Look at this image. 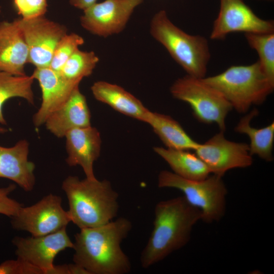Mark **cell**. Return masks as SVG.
Returning a JSON list of instances; mask_svg holds the SVG:
<instances>
[{
	"instance_id": "18",
	"label": "cell",
	"mask_w": 274,
	"mask_h": 274,
	"mask_svg": "<svg viewBox=\"0 0 274 274\" xmlns=\"http://www.w3.org/2000/svg\"><path fill=\"white\" fill-rule=\"evenodd\" d=\"M29 143L22 140L11 147L0 146V178L11 180L25 191H31L36 183L35 164L28 159Z\"/></svg>"
},
{
	"instance_id": "30",
	"label": "cell",
	"mask_w": 274,
	"mask_h": 274,
	"mask_svg": "<svg viewBox=\"0 0 274 274\" xmlns=\"http://www.w3.org/2000/svg\"><path fill=\"white\" fill-rule=\"evenodd\" d=\"M50 274H89V273L85 268L74 263L54 265Z\"/></svg>"
},
{
	"instance_id": "19",
	"label": "cell",
	"mask_w": 274,
	"mask_h": 274,
	"mask_svg": "<svg viewBox=\"0 0 274 274\" xmlns=\"http://www.w3.org/2000/svg\"><path fill=\"white\" fill-rule=\"evenodd\" d=\"M94 98L118 112L146 123L150 111L122 87L106 81L95 82L91 87Z\"/></svg>"
},
{
	"instance_id": "16",
	"label": "cell",
	"mask_w": 274,
	"mask_h": 274,
	"mask_svg": "<svg viewBox=\"0 0 274 274\" xmlns=\"http://www.w3.org/2000/svg\"><path fill=\"white\" fill-rule=\"evenodd\" d=\"M90 120V112L86 97L79 86L64 104L48 116L44 124L51 133L61 138L71 130L91 126Z\"/></svg>"
},
{
	"instance_id": "1",
	"label": "cell",
	"mask_w": 274,
	"mask_h": 274,
	"mask_svg": "<svg viewBox=\"0 0 274 274\" xmlns=\"http://www.w3.org/2000/svg\"><path fill=\"white\" fill-rule=\"evenodd\" d=\"M132 228L131 222L120 217L95 227L80 229L75 235L73 261L89 274H126L131 263L121 247Z\"/></svg>"
},
{
	"instance_id": "20",
	"label": "cell",
	"mask_w": 274,
	"mask_h": 274,
	"mask_svg": "<svg viewBox=\"0 0 274 274\" xmlns=\"http://www.w3.org/2000/svg\"><path fill=\"white\" fill-rule=\"evenodd\" d=\"M146 123L167 148L195 151L200 145L170 116L150 111Z\"/></svg>"
},
{
	"instance_id": "23",
	"label": "cell",
	"mask_w": 274,
	"mask_h": 274,
	"mask_svg": "<svg viewBox=\"0 0 274 274\" xmlns=\"http://www.w3.org/2000/svg\"><path fill=\"white\" fill-rule=\"evenodd\" d=\"M34 79L32 76H14L0 71V124L6 125L3 113L5 102L13 97H20L31 105L35 99L32 85Z\"/></svg>"
},
{
	"instance_id": "5",
	"label": "cell",
	"mask_w": 274,
	"mask_h": 274,
	"mask_svg": "<svg viewBox=\"0 0 274 274\" xmlns=\"http://www.w3.org/2000/svg\"><path fill=\"white\" fill-rule=\"evenodd\" d=\"M202 80L220 92L237 112L246 113L252 105H260L273 91L257 60L246 65H232L223 72Z\"/></svg>"
},
{
	"instance_id": "17",
	"label": "cell",
	"mask_w": 274,
	"mask_h": 274,
	"mask_svg": "<svg viewBox=\"0 0 274 274\" xmlns=\"http://www.w3.org/2000/svg\"><path fill=\"white\" fill-rule=\"evenodd\" d=\"M28 49L17 22L0 23V71L14 76L25 75Z\"/></svg>"
},
{
	"instance_id": "8",
	"label": "cell",
	"mask_w": 274,
	"mask_h": 274,
	"mask_svg": "<svg viewBox=\"0 0 274 274\" xmlns=\"http://www.w3.org/2000/svg\"><path fill=\"white\" fill-rule=\"evenodd\" d=\"M12 227L39 236L56 232L66 227L71 222L68 211L61 206V198L49 194L29 207H21L11 218Z\"/></svg>"
},
{
	"instance_id": "9",
	"label": "cell",
	"mask_w": 274,
	"mask_h": 274,
	"mask_svg": "<svg viewBox=\"0 0 274 274\" xmlns=\"http://www.w3.org/2000/svg\"><path fill=\"white\" fill-rule=\"evenodd\" d=\"M29 52V63L36 67H49L54 50L67 30L64 26L44 15L16 19Z\"/></svg>"
},
{
	"instance_id": "12",
	"label": "cell",
	"mask_w": 274,
	"mask_h": 274,
	"mask_svg": "<svg viewBox=\"0 0 274 274\" xmlns=\"http://www.w3.org/2000/svg\"><path fill=\"white\" fill-rule=\"evenodd\" d=\"M235 32L272 33L274 22L258 17L243 0H220V9L210 39L223 40Z\"/></svg>"
},
{
	"instance_id": "10",
	"label": "cell",
	"mask_w": 274,
	"mask_h": 274,
	"mask_svg": "<svg viewBox=\"0 0 274 274\" xmlns=\"http://www.w3.org/2000/svg\"><path fill=\"white\" fill-rule=\"evenodd\" d=\"M144 0H105L83 11L81 26L90 33L107 38L125 28L135 9Z\"/></svg>"
},
{
	"instance_id": "15",
	"label": "cell",
	"mask_w": 274,
	"mask_h": 274,
	"mask_svg": "<svg viewBox=\"0 0 274 274\" xmlns=\"http://www.w3.org/2000/svg\"><path fill=\"white\" fill-rule=\"evenodd\" d=\"M67 152L66 162L70 166H80L86 178L95 180L94 162L98 159L101 150L100 132L91 125L76 128L64 136Z\"/></svg>"
},
{
	"instance_id": "31",
	"label": "cell",
	"mask_w": 274,
	"mask_h": 274,
	"mask_svg": "<svg viewBox=\"0 0 274 274\" xmlns=\"http://www.w3.org/2000/svg\"><path fill=\"white\" fill-rule=\"evenodd\" d=\"M98 0H70V3L73 7L84 10L97 3Z\"/></svg>"
},
{
	"instance_id": "3",
	"label": "cell",
	"mask_w": 274,
	"mask_h": 274,
	"mask_svg": "<svg viewBox=\"0 0 274 274\" xmlns=\"http://www.w3.org/2000/svg\"><path fill=\"white\" fill-rule=\"evenodd\" d=\"M67 198L71 222L80 229L105 225L118 214L119 194L110 181L70 176L62 183Z\"/></svg>"
},
{
	"instance_id": "7",
	"label": "cell",
	"mask_w": 274,
	"mask_h": 274,
	"mask_svg": "<svg viewBox=\"0 0 274 274\" xmlns=\"http://www.w3.org/2000/svg\"><path fill=\"white\" fill-rule=\"evenodd\" d=\"M170 92L175 98L190 106L198 121L216 123L220 131H225V119L233 109L232 106L220 92L206 83L202 78L187 75L174 82Z\"/></svg>"
},
{
	"instance_id": "27",
	"label": "cell",
	"mask_w": 274,
	"mask_h": 274,
	"mask_svg": "<svg viewBox=\"0 0 274 274\" xmlns=\"http://www.w3.org/2000/svg\"><path fill=\"white\" fill-rule=\"evenodd\" d=\"M18 13L24 19L44 16L47 10V0H14Z\"/></svg>"
},
{
	"instance_id": "25",
	"label": "cell",
	"mask_w": 274,
	"mask_h": 274,
	"mask_svg": "<svg viewBox=\"0 0 274 274\" xmlns=\"http://www.w3.org/2000/svg\"><path fill=\"white\" fill-rule=\"evenodd\" d=\"M245 37L249 46L257 52L263 72L274 84V32L247 33Z\"/></svg>"
},
{
	"instance_id": "11",
	"label": "cell",
	"mask_w": 274,
	"mask_h": 274,
	"mask_svg": "<svg viewBox=\"0 0 274 274\" xmlns=\"http://www.w3.org/2000/svg\"><path fill=\"white\" fill-rule=\"evenodd\" d=\"M220 131L194 151L205 163L211 174L223 177L228 170L246 168L253 162L249 146L245 143L229 141Z\"/></svg>"
},
{
	"instance_id": "29",
	"label": "cell",
	"mask_w": 274,
	"mask_h": 274,
	"mask_svg": "<svg viewBox=\"0 0 274 274\" xmlns=\"http://www.w3.org/2000/svg\"><path fill=\"white\" fill-rule=\"evenodd\" d=\"M16 188L14 184L0 188V214L13 217L16 215L23 204L9 197V195Z\"/></svg>"
},
{
	"instance_id": "2",
	"label": "cell",
	"mask_w": 274,
	"mask_h": 274,
	"mask_svg": "<svg viewBox=\"0 0 274 274\" xmlns=\"http://www.w3.org/2000/svg\"><path fill=\"white\" fill-rule=\"evenodd\" d=\"M153 227L141 256V265L147 268L186 246L192 230L201 219V211L184 196L162 200L155 207Z\"/></svg>"
},
{
	"instance_id": "26",
	"label": "cell",
	"mask_w": 274,
	"mask_h": 274,
	"mask_svg": "<svg viewBox=\"0 0 274 274\" xmlns=\"http://www.w3.org/2000/svg\"><path fill=\"white\" fill-rule=\"evenodd\" d=\"M84 43V39L78 34L71 33L65 35L54 50L49 67L59 72L68 59Z\"/></svg>"
},
{
	"instance_id": "33",
	"label": "cell",
	"mask_w": 274,
	"mask_h": 274,
	"mask_svg": "<svg viewBox=\"0 0 274 274\" xmlns=\"http://www.w3.org/2000/svg\"><path fill=\"white\" fill-rule=\"evenodd\" d=\"M257 1H270V2H271V1H273V0H257Z\"/></svg>"
},
{
	"instance_id": "4",
	"label": "cell",
	"mask_w": 274,
	"mask_h": 274,
	"mask_svg": "<svg viewBox=\"0 0 274 274\" xmlns=\"http://www.w3.org/2000/svg\"><path fill=\"white\" fill-rule=\"evenodd\" d=\"M150 33L187 75L197 78L206 77L211 53L205 37L185 32L171 21L164 10L151 19Z\"/></svg>"
},
{
	"instance_id": "14",
	"label": "cell",
	"mask_w": 274,
	"mask_h": 274,
	"mask_svg": "<svg viewBox=\"0 0 274 274\" xmlns=\"http://www.w3.org/2000/svg\"><path fill=\"white\" fill-rule=\"evenodd\" d=\"M31 76L38 81L42 92L41 106L32 119L34 125L39 127L64 104L80 83L66 79L50 67H36Z\"/></svg>"
},
{
	"instance_id": "22",
	"label": "cell",
	"mask_w": 274,
	"mask_h": 274,
	"mask_svg": "<svg viewBox=\"0 0 274 274\" xmlns=\"http://www.w3.org/2000/svg\"><path fill=\"white\" fill-rule=\"evenodd\" d=\"M258 114L256 108L252 109L241 118L234 131L249 136L250 153L252 156L256 155L266 162H271L273 160L274 122L260 128L252 126L251 120Z\"/></svg>"
},
{
	"instance_id": "13",
	"label": "cell",
	"mask_w": 274,
	"mask_h": 274,
	"mask_svg": "<svg viewBox=\"0 0 274 274\" xmlns=\"http://www.w3.org/2000/svg\"><path fill=\"white\" fill-rule=\"evenodd\" d=\"M66 228L42 236L14 237L12 243L16 247L17 258L39 268L44 274H50L57 255L66 249L73 248L74 243Z\"/></svg>"
},
{
	"instance_id": "32",
	"label": "cell",
	"mask_w": 274,
	"mask_h": 274,
	"mask_svg": "<svg viewBox=\"0 0 274 274\" xmlns=\"http://www.w3.org/2000/svg\"><path fill=\"white\" fill-rule=\"evenodd\" d=\"M8 131L7 128L0 126V133H4Z\"/></svg>"
},
{
	"instance_id": "24",
	"label": "cell",
	"mask_w": 274,
	"mask_h": 274,
	"mask_svg": "<svg viewBox=\"0 0 274 274\" xmlns=\"http://www.w3.org/2000/svg\"><path fill=\"white\" fill-rule=\"evenodd\" d=\"M99 58L93 51H86L77 49L59 72L66 79L79 82L85 77L90 76Z\"/></svg>"
},
{
	"instance_id": "34",
	"label": "cell",
	"mask_w": 274,
	"mask_h": 274,
	"mask_svg": "<svg viewBox=\"0 0 274 274\" xmlns=\"http://www.w3.org/2000/svg\"><path fill=\"white\" fill-rule=\"evenodd\" d=\"M0 12H1V9H0Z\"/></svg>"
},
{
	"instance_id": "6",
	"label": "cell",
	"mask_w": 274,
	"mask_h": 274,
	"mask_svg": "<svg viewBox=\"0 0 274 274\" xmlns=\"http://www.w3.org/2000/svg\"><path fill=\"white\" fill-rule=\"evenodd\" d=\"M158 186L182 192L187 201L201 211V220L207 224L219 221L225 214L228 191L220 176L212 174L203 180H191L163 170L158 175Z\"/></svg>"
},
{
	"instance_id": "21",
	"label": "cell",
	"mask_w": 274,
	"mask_h": 274,
	"mask_svg": "<svg viewBox=\"0 0 274 274\" xmlns=\"http://www.w3.org/2000/svg\"><path fill=\"white\" fill-rule=\"evenodd\" d=\"M155 152L169 165L173 173L186 179L201 180L211 172L205 163L190 150H176L161 147L153 148Z\"/></svg>"
},
{
	"instance_id": "28",
	"label": "cell",
	"mask_w": 274,
	"mask_h": 274,
	"mask_svg": "<svg viewBox=\"0 0 274 274\" xmlns=\"http://www.w3.org/2000/svg\"><path fill=\"white\" fill-rule=\"evenodd\" d=\"M0 274H44L39 268L17 258L8 260L0 264Z\"/></svg>"
}]
</instances>
